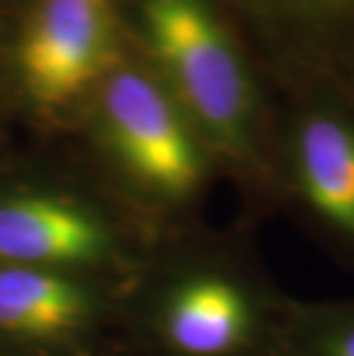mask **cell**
Returning a JSON list of instances; mask_svg holds the SVG:
<instances>
[{
	"mask_svg": "<svg viewBox=\"0 0 354 356\" xmlns=\"http://www.w3.org/2000/svg\"><path fill=\"white\" fill-rule=\"evenodd\" d=\"M104 234L92 218L58 198L0 200V260L21 267L97 257Z\"/></svg>",
	"mask_w": 354,
	"mask_h": 356,
	"instance_id": "cell-5",
	"label": "cell"
},
{
	"mask_svg": "<svg viewBox=\"0 0 354 356\" xmlns=\"http://www.w3.org/2000/svg\"><path fill=\"white\" fill-rule=\"evenodd\" d=\"M86 317L77 285L44 267H0V331L17 336H58Z\"/></svg>",
	"mask_w": 354,
	"mask_h": 356,
	"instance_id": "cell-7",
	"label": "cell"
},
{
	"mask_svg": "<svg viewBox=\"0 0 354 356\" xmlns=\"http://www.w3.org/2000/svg\"><path fill=\"white\" fill-rule=\"evenodd\" d=\"M150 44L191 115L223 145H239L251 88L237 49L205 0H140Z\"/></svg>",
	"mask_w": 354,
	"mask_h": 356,
	"instance_id": "cell-1",
	"label": "cell"
},
{
	"mask_svg": "<svg viewBox=\"0 0 354 356\" xmlns=\"http://www.w3.org/2000/svg\"><path fill=\"white\" fill-rule=\"evenodd\" d=\"M297 184L318 228L354 255V129L331 115L308 118L297 136Z\"/></svg>",
	"mask_w": 354,
	"mask_h": 356,
	"instance_id": "cell-4",
	"label": "cell"
},
{
	"mask_svg": "<svg viewBox=\"0 0 354 356\" xmlns=\"http://www.w3.org/2000/svg\"><path fill=\"white\" fill-rule=\"evenodd\" d=\"M115 47V0H37L19 67L33 99L67 104L106 72Z\"/></svg>",
	"mask_w": 354,
	"mask_h": 356,
	"instance_id": "cell-3",
	"label": "cell"
},
{
	"mask_svg": "<svg viewBox=\"0 0 354 356\" xmlns=\"http://www.w3.org/2000/svg\"><path fill=\"white\" fill-rule=\"evenodd\" d=\"M253 308L235 280L202 274L184 280L166 306V340L182 356H228L246 343Z\"/></svg>",
	"mask_w": 354,
	"mask_h": 356,
	"instance_id": "cell-6",
	"label": "cell"
},
{
	"mask_svg": "<svg viewBox=\"0 0 354 356\" xmlns=\"http://www.w3.org/2000/svg\"><path fill=\"white\" fill-rule=\"evenodd\" d=\"M299 324L304 356H354V301L311 306V313Z\"/></svg>",
	"mask_w": 354,
	"mask_h": 356,
	"instance_id": "cell-8",
	"label": "cell"
},
{
	"mask_svg": "<svg viewBox=\"0 0 354 356\" xmlns=\"http://www.w3.org/2000/svg\"><path fill=\"white\" fill-rule=\"evenodd\" d=\"M108 138L134 175L170 198L200 181V154L177 106L161 86L136 70L113 72L102 90Z\"/></svg>",
	"mask_w": 354,
	"mask_h": 356,
	"instance_id": "cell-2",
	"label": "cell"
}]
</instances>
